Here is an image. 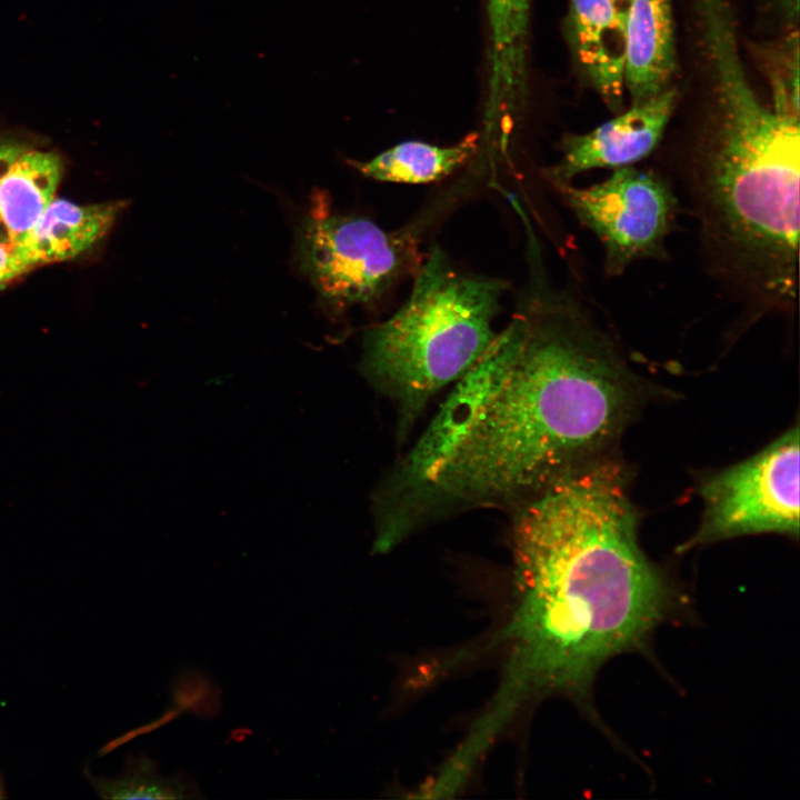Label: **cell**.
Returning a JSON list of instances; mask_svg holds the SVG:
<instances>
[{
    "instance_id": "obj_1",
    "label": "cell",
    "mask_w": 800,
    "mask_h": 800,
    "mask_svg": "<svg viewBox=\"0 0 800 800\" xmlns=\"http://www.w3.org/2000/svg\"><path fill=\"white\" fill-rule=\"evenodd\" d=\"M406 457L379 530L439 507L520 503L593 460L637 403L631 376L569 301L541 298L496 333Z\"/></svg>"
},
{
    "instance_id": "obj_2",
    "label": "cell",
    "mask_w": 800,
    "mask_h": 800,
    "mask_svg": "<svg viewBox=\"0 0 800 800\" xmlns=\"http://www.w3.org/2000/svg\"><path fill=\"white\" fill-rule=\"evenodd\" d=\"M511 537V652L487 712L498 723L528 693L586 696L599 669L638 649L673 604L639 547L623 471L613 462H586L521 501Z\"/></svg>"
},
{
    "instance_id": "obj_3",
    "label": "cell",
    "mask_w": 800,
    "mask_h": 800,
    "mask_svg": "<svg viewBox=\"0 0 800 800\" xmlns=\"http://www.w3.org/2000/svg\"><path fill=\"white\" fill-rule=\"evenodd\" d=\"M702 192L711 223L767 296H794L799 243V116L747 103L718 113Z\"/></svg>"
},
{
    "instance_id": "obj_4",
    "label": "cell",
    "mask_w": 800,
    "mask_h": 800,
    "mask_svg": "<svg viewBox=\"0 0 800 800\" xmlns=\"http://www.w3.org/2000/svg\"><path fill=\"white\" fill-rule=\"evenodd\" d=\"M508 283L456 269L433 247L414 273L409 299L364 334V376L410 424L427 401L458 381L487 349Z\"/></svg>"
},
{
    "instance_id": "obj_5",
    "label": "cell",
    "mask_w": 800,
    "mask_h": 800,
    "mask_svg": "<svg viewBox=\"0 0 800 800\" xmlns=\"http://www.w3.org/2000/svg\"><path fill=\"white\" fill-rule=\"evenodd\" d=\"M418 231H388L371 220L332 213L321 198L302 220L296 258L322 302L334 310L377 302L421 258Z\"/></svg>"
},
{
    "instance_id": "obj_6",
    "label": "cell",
    "mask_w": 800,
    "mask_h": 800,
    "mask_svg": "<svg viewBox=\"0 0 800 800\" xmlns=\"http://www.w3.org/2000/svg\"><path fill=\"white\" fill-rule=\"evenodd\" d=\"M701 489L704 511L690 546L751 533L798 536V427L717 473Z\"/></svg>"
},
{
    "instance_id": "obj_7",
    "label": "cell",
    "mask_w": 800,
    "mask_h": 800,
    "mask_svg": "<svg viewBox=\"0 0 800 800\" xmlns=\"http://www.w3.org/2000/svg\"><path fill=\"white\" fill-rule=\"evenodd\" d=\"M554 187L602 243L608 273L620 274L630 263L663 251L676 200L654 173L626 166L589 188L570 182Z\"/></svg>"
},
{
    "instance_id": "obj_8",
    "label": "cell",
    "mask_w": 800,
    "mask_h": 800,
    "mask_svg": "<svg viewBox=\"0 0 800 800\" xmlns=\"http://www.w3.org/2000/svg\"><path fill=\"white\" fill-rule=\"evenodd\" d=\"M677 100L674 89L632 107L584 134L564 139L561 160L544 176L554 184L569 183L587 170L631 166L646 158L660 141Z\"/></svg>"
},
{
    "instance_id": "obj_9",
    "label": "cell",
    "mask_w": 800,
    "mask_h": 800,
    "mask_svg": "<svg viewBox=\"0 0 800 800\" xmlns=\"http://www.w3.org/2000/svg\"><path fill=\"white\" fill-rule=\"evenodd\" d=\"M576 53L590 82L613 111L624 87L626 11L616 0H571Z\"/></svg>"
},
{
    "instance_id": "obj_10",
    "label": "cell",
    "mask_w": 800,
    "mask_h": 800,
    "mask_svg": "<svg viewBox=\"0 0 800 800\" xmlns=\"http://www.w3.org/2000/svg\"><path fill=\"white\" fill-rule=\"evenodd\" d=\"M674 68L671 0H630L626 10L624 87L632 103L666 90Z\"/></svg>"
},
{
    "instance_id": "obj_11",
    "label": "cell",
    "mask_w": 800,
    "mask_h": 800,
    "mask_svg": "<svg viewBox=\"0 0 800 800\" xmlns=\"http://www.w3.org/2000/svg\"><path fill=\"white\" fill-rule=\"evenodd\" d=\"M123 201L81 206L53 199L17 246L29 270L74 259L102 239L124 208Z\"/></svg>"
},
{
    "instance_id": "obj_12",
    "label": "cell",
    "mask_w": 800,
    "mask_h": 800,
    "mask_svg": "<svg viewBox=\"0 0 800 800\" xmlns=\"http://www.w3.org/2000/svg\"><path fill=\"white\" fill-rule=\"evenodd\" d=\"M60 177L54 153L22 151L0 179V234L20 244L54 199Z\"/></svg>"
},
{
    "instance_id": "obj_13",
    "label": "cell",
    "mask_w": 800,
    "mask_h": 800,
    "mask_svg": "<svg viewBox=\"0 0 800 800\" xmlns=\"http://www.w3.org/2000/svg\"><path fill=\"white\" fill-rule=\"evenodd\" d=\"M478 134L471 133L450 147L406 141L352 166L364 177L379 181L429 183L448 177L468 162L478 149Z\"/></svg>"
},
{
    "instance_id": "obj_14",
    "label": "cell",
    "mask_w": 800,
    "mask_h": 800,
    "mask_svg": "<svg viewBox=\"0 0 800 800\" xmlns=\"http://www.w3.org/2000/svg\"><path fill=\"white\" fill-rule=\"evenodd\" d=\"M104 796L112 799H198L202 798L196 783L186 774L163 777L157 766L141 758L132 763L122 778L103 788Z\"/></svg>"
},
{
    "instance_id": "obj_15",
    "label": "cell",
    "mask_w": 800,
    "mask_h": 800,
    "mask_svg": "<svg viewBox=\"0 0 800 800\" xmlns=\"http://www.w3.org/2000/svg\"><path fill=\"white\" fill-rule=\"evenodd\" d=\"M29 271L17 246L0 234V289Z\"/></svg>"
},
{
    "instance_id": "obj_16",
    "label": "cell",
    "mask_w": 800,
    "mask_h": 800,
    "mask_svg": "<svg viewBox=\"0 0 800 800\" xmlns=\"http://www.w3.org/2000/svg\"><path fill=\"white\" fill-rule=\"evenodd\" d=\"M26 148L18 143L0 140V179L17 157Z\"/></svg>"
},
{
    "instance_id": "obj_17",
    "label": "cell",
    "mask_w": 800,
    "mask_h": 800,
    "mask_svg": "<svg viewBox=\"0 0 800 800\" xmlns=\"http://www.w3.org/2000/svg\"><path fill=\"white\" fill-rule=\"evenodd\" d=\"M782 6L789 16H797L799 0H782Z\"/></svg>"
},
{
    "instance_id": "obj_18",
    "label": "cell",
    "mask_w": 800,
    "mask_h": 800,
    "mask_svg": "<svg viewBox=\"0 0 800 800\" xmlns=\"http://www.w3.org/2000/svg\"><path fill=\"white\" fill-rule=\"evenodd\" d=\"M616 1L619 4V7L626 11L630 0H616Z\"/></svg>"
}]
</instances>
